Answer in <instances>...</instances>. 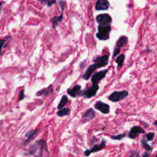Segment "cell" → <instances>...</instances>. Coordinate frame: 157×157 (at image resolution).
<instances>
[{"instance_id": "cell-1", "label": "cell", "mask_w": 157, "mask_h": 157, "mask_svg": "<svg viewBox=\"0 0 157 157\" xmlns=\"http://www.w3.org/2000/svg\"><path fill=\"white\" fill-rule=\"evenodd\" d=\"M28 154L37 157H48L49 152L46 141L44 139L36 140L29 147Z\"/></svg>"}, {"instance_id": "cell-2", "label": "cell", "mask_w": 157, "mask_h": 157, "mask_svg": "<svg viewBox=\"0 0 157 157\" xmlns=\"http://www.w3.org/2000/svg\"><path fill=\"white\" fill-rule=\"evenodd\" d=\"M98 32L96 34V37L102 41H106L110 38V33L111 32V25H99L97 27Z\"/></svg>"}, {"instance_id": "cell-3", "label": "cell", "mask_w": 157, "mask_h": 157, "mask_svg": "<svg viewBox=\"0 0 157 157\" xmlns=\"http://www.w3.org/2000/svg\"><path fill=\"white\" fill-rule=\"evenodd\" d=\"M99 90V86L97 84H93V85L84 90V91H80L77 95L78 96L84 97V98H91L93 97L96 96L97 91Z\"/></svg>"}, {"instance_id": "cell-4", "label": "cell", "mask_w": 157, "mask_h": 157, "mask_svg": "<svg viewBox=\"0 0 157 157\" xmlns=\"http://www.w3.org/2000/svg\"><path fill=\"white\" fill-rule=\"evenodd\" d=\"M127 43H128V38L125 35L120 36L118 38L117 41H116V46H115L114 51V53H113V57H114L117 55H119L120 52V49L124 46H126L127 45Z\"/></svg>"}, {"instance_id": "cell-5", "label": "cell", "mask_w": 157, "mask_h": 157, "mask_svg": "<svg viewBox=\"0 0 157 157\" xmlns=\"http://www.w3.org/2000/svg\"><path fill=\"white\" fill-rule=\"evenodd\" d=\"M128 94L129 93L127 91H114L108 97V99L112 102H118L125 99L128 96Z\"/></svg>"}, {"instance_id": "cell-6", "label": "cell", "mask_w": 157, "mask_h": 157, "mask_svg": "<svg viewBox=\"0 0 157 157\" xmlns=\"http://www.w3.org/2000/svg\"><path fill=\"white\" fill-rule=\"evenodd\" d=\"M96 21L100 24V25H111L112 18L108 14H101L97 16Z\"/></svg>"}, {"instance_id": "cell-7", "label": "cell", "mask_w": 157, "mask_h": 157, "mask_svg": "<svg viewBox=\"0 0 157 157\" xmlns=\"http://www.w3.org/2000/svg\"><path fill=\"white\" fill-rule=\"evenodd\" d=\"M64 5H65V2L64 1H60V6H61V15L59 16H55L51 19V22L52 24V27L54 29H55L56 27L61 23V21L63 20V12H64Z\"/></svg>"}, {"instance_id": "cell-8", "label": "cell", "mask_w": 157, "mask_h": 157, "mask_svg": "<svg viewBox=\"0 0 157 157\" xmlns=\"http://www.w3.org/2000/svg\"><path fill=\"white\" fill-rule=\"evenodd\" d=\"M106 144H107V142H106L105 139H102V142L100 144H96L94 145L91 150H87L84 151V155L86 156H89L92 153H97L100 151V150H103L106 147Z\"/></svg>"}, {"instance_id": "cell-9", "label": "cell", "mask_w": 157, "mask_h": 157, "mask_svg": "<svg viewBox=\"0 0 157 157\" xmlns=\"http://www.w3.org/2000/svg\"><path fill=\"white\" fill-rule=\"evenodd\" d=\"M107 71H108V70L106 69L104 70V71H98L97 72V73L94 74L92 75V77H91V82H92V84H98L100 80H103V79L106 77Z\"/></svg>"}, {"instance_id": "cell-10", "label": "cell", "mask_w": 157, "mask_h": 157, "mask_svg": "<svg viewBox=\"0 0 157 157\" xmlns=\"http://www.w3.org/2000/svg\"><path fill=\"white\" fill-rule=\"evenodd\" d=\"M108 61H109V56L107 55L98 56L94 59V64L97 68H100L102 67L106 66L108 64Z\"/></svg>"}, {"instance_id": "cell-11", "label": "cell", "mask_w": 157, "mask_h": 157, "mask_svg": "<svg viewBox=\"0 0 157 157\" xmlns=\"http://www.w3.org/2000/svg\"><path fill=\"white\" fill-rule=\"evenodd\" d=\"M145 133V130L139 126H134L130 129V130L129 132L128 136L130 139H135L137 137L139 134Z\"/></svg>"}, {"instance_id": "cell-12", "label": "cell", "mask_w": 157, "mask_h": 157, "mask_svg": "<svg viewBox=\"0 0 157 157\" xmlns=\"http://www.w3.org/2000/svg\"><path fill=\"white\" fill-rule=\"evenodd\" d=\"M94 107L95 109L101 112L102 114H107L110 113V106L104 102L97 101L94 104Z\"/></svg>"}, {"instance_id": "cell-13", "label": "cell", "mask_w": 157, "mask_h": 157, "mask_svg": "<svg viewBox=\"0 0 157 157\" xmlns=\"http://www.w3.org/2000/svg\"><path fill=\"white\" fill-rule=\"evenodd\" d=\"M38 132H39V130H38V129H35V130H31L29 132H27L26 134H25V142H24V145L28 144L29 142L33 140V139L38 136Z\"/></svg>"}, {"instance_id": "cell-14", "label": "cell", "mask_w": 157, "mask_h": 157, "mask_svg": "<svg viewBox=\"0 0 157 157\" xmlns=\"http://www.w3.org/2000/svg\"><path fill=\"white\" fill-rule=\"evenodd\" d=\"M110 7V2L108 0H97L95 4V9L97 11L107 10Z\"/></svg>"}, {"instance_id": "cell-15", "label": "cell", "mask_w": 157, "mask_h": 157, "mask_svg": "<svg viewBox=\"0 0 157 157\" xmlns=\"http://www.w3.org/2000/svg\"><path fill=\"white\" fill-rule=\"evenodd\" d=\"M96 69H97V66L94 64L88 67V68L87 69L85 73H84V75H83V77H82L83 79L85 80H89L90 77H91V76H92V74H93V73H94V71Z\"/></svg>"}, {"instance_id": "cell-16", "label": "cell", "mask_w": 157, "mask_h": 157, "mask_svg": "<svg viewBox=\"0 0 157 157\" xmlns=\"http://www.w3.org/2000/svg\"><path fill=\"white\" fill-rule=\"evenodd\" d=\"M53 92H54L53 86L50 85L47 88H44V89L40 90V91H38L36 95H37V96H47V95H49L51 94H52Z\"/></svg>"}, {"instance_id": "cell-17", "label": "cell", "mask_w": 157, "mask_h": 157, "mask_svg": "<svg viewBox=\"0 0 157 157\" xmlns=\"http://www.w3.org/2000/svg\"><path fill=\"white\" fill-rule=\"evenodd\" d=\"M80 90H81V86L76 84V85L74 86V88L72 89L68 90V94L72 97H76L80 91Z\"/></svg>"}, {"instance_id": "cell-18", "label": "cell", "mask_w": 157, "mask_h": 157, "mask_svg": "<svg viewBox=\"0 0 157 157\" xmlns=\"http://www.w3.org/2000/svg\"><path fill=\"white\" fill-rule=\"evenodd\" d=\"M83 119H86L87 120H93L95 117V112L92 108H90L88 111L84 113L82 116Z\"/></svg>"}, {"instance_id": "cell-19", "label": "cell", "mask_w": 157, "mask_h": 157, "mask_svg": "<svg viewBox=\"0 0 157 157\" xmlns=\"http://www.w3.org/2000/svg\"><path fill=\"white\" fill-rule=\"evenodd\" d=\"M68 103V97H67L66 95H64V96H62V97H61V101H60L58 106H57V109L61 110L62 109V108H64V107H65V105H66Z\"/></svg>"}, {"instance_id": "cell-20", "label": "cell", "mask_w": 157, "mask_h": 157, "mask_svg": "<svg viewBox=\"0 0 157 157\" xmlns=\"http://www.w3.org/2000/svg\"><path fill=\"white\" fill-rule=\"evenodd\" d=\"M70 114V109L69 108H62L61 110H58L57 112V115L60 117H63L64 116H68Z\"/></svg>"}, {"instance_id": "cell-21", "label": "cell", "mask_w": 157, "mask_h": 157, "mask_svg": "<svg viewBox=\"0 0 157 157\" xmlns=\"http://www.w3.org/2000/svg\"><path fill=\"white\" fill-rule=\"evenodd\" d=\"M124 60H125V55H123V54H121V55H120L119 57H117V58L116 59V61H116V64H118V68H122L123 62H124Z\"/></svg>"}, {"instance_id": "cell-22", "label": "cell", "mask_w": 157, "mask_h": 157, "mask_svg": "<svg viewBox=\"0 0 157 157\" xmlns=\"http://www.w3.org/2000/svg\"><path fill=\"white\" fill-rule=\"evenodd\" d=\"M141 143H142V146L143 147V148H145V150H148V151H150V150H153L152 147H151L150 145L148 144L147 139H145V138H143V139H142Z\"/></svg>"}, {"instance_id": "cell-23", "label": "cell", "mask_w": 157, "mask_h": 157, "mask_svg": "<svg viewBox=\"0 0 157 157\" xmlns=\"http://www.w3.org/2000/svg\"><path fill=\"white\" fill-rule=\"evenodd\" d=\"M39 2L41 3L45 4L48 7H51L52 5H55L56 3V0H39Z\"/></svg>"}, {"instance_id": "cell-24", "label": "cell", "mask_w": 157, "mask_h": 157, "mask_svg": "<svg viewBox=\"0 0 157 157\" xmlns=\"http://www.w3.org/2000/svg\"><path fill=\"white\" fill-rule=\"evenodd\" d=\"M155 137V133H148L146 134V139L147 141H152Z\"/></svg>"}, {"instance_id": "cell-25", "label": "cell", "mask_w": 157, "mask_h": 157, "mask_svg": "<svg viewBox=\"0 0 157 157\" xmlns=\"http://www.w3.org/2000/svg\"><path fill=\"white\" fill-rule=\"evenodd\" d=\"M126 133H123V134H118L116 136H111V139H115V140H120V139H123V138L125 137Z\"/></svg>"}, {"instance_id": "cell-26", "label": "cell", "mask_w": 157, "mask_h": 157, "mask_svg": "<svg viewBox=\"0 0 157 157\" xmlns=\"http://www.w3.org/2000/svg\"><path fill=\"white\" fill-rule=\"evenodd\" d=\"M24 98H25V91H24V90H21V91H20L18 102H20V101H21L22 100H24Z\"/></svg>"}, {"instance_id": "cell-27", "label": "cell", "mask_w": 157, "mask_h": 157, "mask_svg": "<svg viewBox=\"0 0 157 157\" xmlns=\"http://www.w3.org/2000/svg\"><path fill=\"white\" fill-rule=\"evenodd\" d=\"M5 43V39H0V55L2 54V47H3L4 44Z\"/></svg>"}, {"instance_id": "cell-28", "label": "cell", "mask_w": 157, "mask_h": 157, "mask_svg": "<svg viewBox=\"0 0 157 157\" xmlns=\"http://www.w3.org/2000/svg\"><path fill=\"white\" fill-rule=\"evenodd\" d=\"M130 157H139V153L136 151H133L130 153Z\"/></svg>"}, {"instance_id": "cell-29", "label": "cell", "mask_w": 157, "mask_h": 157, "mask_svg": "<svg viewBox=\"0 0 157 157\" xmlns=\"http://www.w3.org/2000/svg\"><path fill=\"white\" fill-rule=\"evenodd\" d=\"M143 157H150V153H145V154L143 155Z\"/></svg>"}, {"instance_id": "cell-30", "label": "cell", "mask_w": 157, "mask_h": 157, "mask_svg": "<svg viewBox=\"0 0 157 157\" xmlns=\"http://www.w3.org/2000/svg\"><path fill=\"white\" fill-rule=\"evenodd\" d=\"M2 2H0V13H1V7H2Z\"/></svg>"}, {"instance_id": "cell-31", "label": "cell", "mask_w": 157, "mask_h": 157, "mask_svg": "<svg viewBox=\"0 0 157 157\" xmlns=\"http://www.w3.org/2000/svg\"><path fill=\"white\" fill-rule=\"evenodd\" d=\"M154 126H156V121L154 122Z\"/></svg>"}]
</instances>
